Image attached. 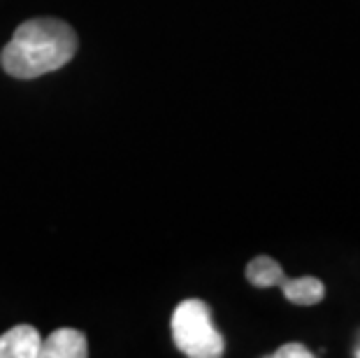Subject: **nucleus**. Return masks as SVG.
Listing matches in <instances>:
<instances>
[{"mask_svg":"<svg viewBox=\"0 0 360 358\" xmlns=\"http://www.w3.org/2000/svg\"><path fill=\"white\" fill-rule=\"evenodd\" d=\"M40 345V333L33 326H14L0 335V358H37Z\"/></svg>","mask_w":360,"mask_h":358,"instance_id":"obj_4","label":"nucleus"},{"mask_svg":"<svg viewBox=\"0 0 360 358\" xmlns=\"http://www.w3.org/2000/svg\"><path fill=\"white\" fill-rule=\"evenodd\" d=\"M89 356V342L75 328H58L40 345L37 358H84Z\"/></svg>","mask_w":360,"mask_h":358,"instance_id":"obj_3","label":"nucleus"},{"mask_svg":"<svg viewBox=\"0 0 360 358\" xmlns=\"http://www.w3.org/2000/svg\"><path fill=\"white\" fill-rule=\"evenodd\" d=\"M356 356H358V358H360V347H358V349H356Z\"/></svg>","mask_w":360,"mask_h":358,"instance_id":"obj_8","label":"nucleus"},{"mask_svg":"<svg viewBox=\"0 0 360 358\" xmlns=\"http://www.w3.org/2000/svg\"><path fill=\"white\" fill-rule=\"evenodd\" d=\"M77 54V33L70 24L53 17L28 19L5 44L0 63L17 79H35L60 70Z\"/></svg>","mask_w":360,"mask_h":358,"instance_id":"obj_1","label":"nucleus"},{"mask_svg":"<svg viewBox=\"0 0 360 358\" xmlns=\"http://www.w3.org/2000/svg\"><path fill=\"white\" fill-rule=\"evenodd\" d=\"M247 279L256 288H270V286H281L286 275H283L281 265L270 256H256L254 261L247 265Z\"/></svg>","mask_w":360,"mask_h":358,"instance_id":"obj_6","label":"nucleus"},{"mask_svg":"<svg viewBox=\"0 0 360 358\" xmlns=\"http://www.w3.org/2000/svg\"><path fill=\"white\" fill-rule=\"evenodd\" d=\"M311 356H314V354L309 352L307 347L295 345V342H290V345L279 347L277 352L272 354V358H311Z\"/></svg>","mask_w":360,"mask_h":358,"instance_id":"obj_7","label":"nucleus"},{"mask_svg":"<svg viewBox=\"0 0 360 358\" xmlns=\"http://www.w3.org/2000/svg\"><path fill=\"white\" fill-rule=\"evenodd\" d=\"M172 338L179 352L191 358H219L226 352V342L212 321L210 305L198 298L177 305L172 314Z\"/></svg>","mask_w":360,"mask_h":358,"instance_id":"obj_2","label":"nucleus"},{"mask_svg":"<svg viewBox=\"0 0 360 358\" xmlns=\"http://www.w3.org/2000/svg\"><path fill=\"white\" fill-rule=\"evenodd\" d=\"M283 295L293 302L309 307V305H319L326 298V286L323 281L316 277H297V279H283L281 284Z\"/></svg>","mask_w":360,"mask_h":358,"instance_id":"obj_5","label":"nucleus"}]
</instances>
